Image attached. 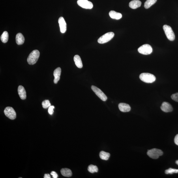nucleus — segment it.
Listing matches in <instances>:
<instances>
[{
    "mask_svg": "<svg viewBox=\"0 0 178 178\" xmlns=\"http://www.w3.org/2000/svg\"><path fill=\"white\" fill-rule=\"evenodd\" d=\"M40 56V52L38 50L32 51L27 58V61L30 65H33L37 62Z\"/></svg>",
    "mask_w": 178,
    "mask_h": 178,
    "instance_id": "f257e3e1",
    "label": "nucleus"
},
{
    "mask_svg": "<svg viewBox=\"0 0 178 178\" xmlns=\"http://www.w3.org/2000/svg\"><path fill=\"white\" fill-rule=\"evenodd\" d=\"M141 81L145 83H151L156 80V77L153 75L149 73H143L140 76Z\"/></svg>",
    "mask_w": 178,
    "mask_h": 178,
    "instance_id": "f03ea898",
    "label": "nucleus"
},
{
    "mask_svg": "<svg viewBox=\"0 0 178 178\" xmlns=\"http://www.w3.org/2000/svg\"><path fill=\"white\" fill-rule=\"evenodd\" d=\"M115 34L113 32H109L100 37L98 40L99 43L103 44L110 41L114 37Z\"/></svg>",
    "mask_w": 178,
    "mask_h": 178,
    "instance_id": "7ed1b4c3",
    "label": "nucleus"
},
{
    "mask_svg": "<svg viewBox=\"0 0 178 178\" xmlns=\"http://www.w3.org/2000/svg\"><path fill=\"white\" fill-rule=\"evenodd\" d=\"M163 153L161 150L157 149L149 150L147 152V155L153 159H157L160 156H162Z\"/></svg>",
    "mask_w": 178,
    "mask_h": 178,
    "instance_id": "20e7f679",
    "label": "nucleus"
},
{
    "mask_svg": "<svg viewBox=\"0 0 178 178\" xmlns=\"http://www.w3.org/2000/svg\"><path fill=\"white\" fill-rule=\"evenodd\" d=\"M165 34L167 38L171 41H173L175 39V35L171 28L167 25H164L163 27Z\"/></svg>",
    "mask_w": 178,
    "mask_h": 178,
    "instance_id": "39448f33",
    "label": "nucleus"
},
{
    "mask_svg": "<svg viewBox=\"0 0 178 178\" xmlns=\"http://www.w3.org/2000/svg\"><path fill=\"white\" fill-rule=\"evenodd\" d=\"M153 48L149 44H145L141 46L138 49V52L144 55H148L153 52Z\"/></svg>",
    "mask_w": 178,
    "mask_h": 178,
    "instance_id": "423d86ee",
    "label": "nucleus"
},
{
    "mask_svg": "<svg viewBox=\"0 0 178 178\" xmlns=\"http://www.w3.org/2000/svg\"><path fill=\"white\" fill-rule=\"evenodd\" d=\"M4 112V114L9 119L14 120L16 118V111L12 107H6Z\"/></svg>",
    "mask_w": 178,
    "mask_h": 178,
    "instance_id": "0eeeda50",
    "label": "nucleus"
},
{
    "mask_svg": "<svg viewBox=\"0 0 178 178\" xmlns=\"http://www.w3.org/2000/svg\"><path fill=\"white\" fill-rule=\"evenodd\" d=\"M92 90L94 92L96 95H97L103 101H106L107 99V96L99 89L95 86L92 85L91 87Z\"/></svg>",
    "mask_w": 178,
    "mask_h": 178,
    "instance_id": "6e6552de",
    "label": "nucleus"
},
{
    "mask_svg": "<svg viewBox=\"0 0 178 178\" xmlns=\"http://www.w3.org/2000/svg\"><path fill=\"white\" fill-rule=\"evenodd\" d=\"M77 4L80 7L86 9H91L93 7V4L88 0H78Z\"/></svg>",
    "mask_w": 178,
    "mask_h": 178,
    "instance_id": "1a4fd4ad",
    "label": "nucleus"
},
{
    "mask_svg": "<svg viewBox=\"0 0 178 178\" xmlns=\"http://www.w3.org/2000/svg\"><path fill=\"white\" fill-rule=\"evenodd\" d=\"M60 31L62 33H65L67 29V25L63 17H60L59 19Z\"/></svg>",
    "mask_w": 178,
    "mask_h": 178,
    "instance_id": "9d476101",
    "label": "nucleus"
},
{
    "mask_svg": "<svg viewBox=\"0 0 178 178\" xmlns=\"http://www.w3.org/2000/svg\"><path fill=\"white\" fill-rule=\"evenodd\" d=\"M161 109L163 111L166 113L171 112L173 110L172 106L170 103L167 102L163 103Z\"/></svg>",
    "mask_w": 178,
    "mask_h": 178,
    "instance_id": "9b49d317",
    "label": "nucleus"
},
{
    "mask_svg": "<svg viewBox=\"0 0 178 178\" xmlns=\"http://www.w3.org/2000/svg\"><path fill=\"white\" fill-rule=\"evenodd\" d=\"M18 93L21 99L25 100L26 98V92L25 88L23 86H19L18 87Z\"/></svg>",
    "mask_w": 178,
    "mask_h": 178,
    "instance_id": "f8f14e48",
    "label": "nucleus"
},
{
    "mask_svg": "<svg viewBox=\"0 0 178 178\" xmlns=\"http://www.w3.org/2000/svg\"><path fill=\"white\" fill-rule=\"evenodd\" d=\"M61 73V69L60 67H58L54 70L53 72V75H54L55 79L53 81L55 84H57L59 80Z\"/></svg>",
    "mask_w": 178,
    "mask_h": 178,
    "instance_id": "ddd939ff",
    "label": "nucleus"
},
{
    "mask_svg": "<svg viewBox=\"0 0 178 178\" xmlns=\"http://www.w3.org/2000/svg\"><path fill=\"white\" fill-rule=\"evenodd\" d=\"M119 110L123 112H129L131 110V107L129 105L125 103H121L119 104Z\"/></svg>",
    "mask_w": 178,
    "mask_h": 178,
    "instance_id": "4468645a",
    "label": "nucleus"
},
{
    "mask_svg": "<svg viewBox=\"0 0 178 178\" xmlns=\"http://www.w3.org/2000/svg\"><path fill=\"white\" fill-rule=\"evenodd\" d=\"M141 4V2L139 0H133L130 2L129 3V7L133 9L140 7Z\"/></svg>",
    "mask_w": 178,
    "mask_h": 178,
    "instance_id": "2eb2a0df",
    "label": "nucleus"
},
{
    "mask_svg": "<svg viewBox=\"0 0 178 178\" xmlns=\"http://www.w3.org/2000/svg\"><path fill=\"white\" fill-rule=\"evenodd\" d=\"M109 15L111 18L116 20H119L121 19L122 17V15L121 13L114 11H111L109 12Z\"/></svg>",
    "mask_w": 178,
    "mask_h": 178,
    "instance_id": "dca6fc26",
    "label": "nucleus"
},
{
    "mask_svg": "<svg viewBox=\"0 0 178 178\" xmlns=\"http://www.w3.org/2000/svg\"><path fill=\"white\" fill-rule=\"evenodd\" d=\"M25 40V38L22 34L19 33L17 34L16 41L17 44L21 45L23 44Z\"/></svg>",
    "mask_w": 178,
    "mask_h": 178,
    "instance_id": "f3484780",
    "label": "nucleus"
},
{
    "mask_svg": "<svg viewBox=\"0 0 178 178\" xmlns=\"http://www.w3.org/2000/svg\"><path fill=\"white\" fill-rule=\"evenodd\" d=\"M74 60L75 65L77 67L79 68L83 67V65L82 61L80 56L78 55L75 56Z\"/></svg>",
    "mask_w": 178,
    "mask_h": 178,
    "instance_id": "a211bd4d",
    "label": "nucleus"
},
{
    "mask_svg": "<svg viewBox=\"0 0 178 178\" xmlns=\"http://www.w3.org/2000/svg\"><path fill=\"white\" fill-rule=\"evenodd\" d=\"M61 172L62 175L65 177H71L72 174L71 171L67 168L62 169Z\"/></svg>",
    "mask_w": 178,
    "mask_h": 178,
    "instance_id": "6ab92c4d",
    "label": "nucleus"
},
{
    "mask_svg": "<svg viewBox=\"0 0 178 178\" xmlns=\"http://www.w3.org/2000/svg\"><path fill=\"white\" fill-rule=\"evenodd\" d=\"M110 153H106L104 151H101L99 154L100 157L101 159L105 160H108L110 157Z\"/></svg>",
    "mask_w": 178,
    "mask_h": 178,
    "instance_id": "aec40b11",
    "label": "nucleus"
},
{
    "mask_svg": "<svg viewBox=\"0 0 178 178\" xmlns=\"http://www.w3.org/2000/svg\"><path fill=\"white\" fill-rule=\"evenodd\" d=\"M8 38L9 35L8 32L6 31H4L1 36V41L3 43H6L7 42Z\"/></svg>",
    "mask_w": 178,
    "mask_h": 178,
    "instance_id": "412c9836",
    "label": "nucleus"
},
{
    "mask_svg": "<svg viewBox=\"0 0 178 178\" xmlns=\"http://www.w3.org/2000/svg\"><path fill=\"white\" fill-rule=\"evenodd\" d=\"M157 0H147L145 3L144 6L146 9H148L155 4Z\"/></svg>",
    "mask_w": 178,
    "mask_h": 178,
    "instance_id": "4be33fe9",
    "label": "nucleus"
},
{
    "mask_svg": "<svg viewBox=\"0 0 178 178\" xmlns=\"http://www.w3.org/2000/svg\"><path fill=\"white\" fill-rule=\"evenodd\" d=\"M88 171L91 173L97 172L98 168L97 167L93 165H90L88 168Z\"/></svg>",
    "mask_w": 178,
    "mask_h": 178,
    "instance_id": "5701e85b",
    "label": "nucleus"
},
{
    "mask_svg": "<svg viewBox=\"0 0 178 178\" xmlns=\"http://www.w3.org/2000/svg\"><path fill=\"white\" fill-rule=\"evenodd\" d=\"M165 173L166 174H172L174 173H178V169L169 168L165 171Z\"/></svg>",
    "mask_w": 178,
    "mask_h": 178,
    "instance_id": "b1692460",
    "label": "nucleus"
},
{
    "mask_svg": "<svg viewBox=\"0 0 178 178\" xmlns=\"http://www.w3.org/2000/svg\"><path fill=\"white\" fill-rule=\"evenodd\" d=\"M42 105L44 109H47L49 108L51 106V104L49 100H46L42 102Z\"/></svg>",
    "mask_w": 178,
    "mask_h": 178,
    "instance_id": "393cba45",
    "label": "nucleus"
},
{
    "mask_svg": "<svg viewBox=\"0 0 178 178\" xmlns=\"http://www.w3.org/2000/svg\"><path fill=\"white\" fill-rule=\"evenodd\" d=\"M171 98L175 101L178 102V93L173 94L171 96Z\"/></svg>",
    "mask_w": 178,
    "mask_h": 178,
    "instance_id": "a878e982",
    "label": "nucleus"
},
{
    "mask_svg": "<svg viewBox=\"0 0 178 178\" xmlns=\"http://www.w3.org/2000/svg\"><path fill=\"white\" fill-rule=\"evenodd\" d=\"M55 108V107L53 106H51L49 107L48 109V113L50 115H52L54 111H53V109Z\"/></svg>",
    "mask_w": 178,
    "mask_h": 178,
    "instance_id": "bb28decb",
    "label": "nucleus"
},
{
    "mask_svg": "<svg viewBox=\"0 0 178 178\" xmlns=\"http://www.w3.org/2000/svg\"><path fill=\"white\" fill-rule=\"evenodd\" d=\"M51 175L53 177V178H57L58 176L57 174V173L55 172L54 171H51Z\"/></svg>",
    "mask_w": 178,
    "mask_h": 178,
    "instance_id": "cd10ccee",
    "label": "nucleus"
},
{
    "mask_svg": "<svg viewBox=\"0 0 178 178\" xmlns=\"http://www.w3.org/2000/svg\"><path fill=\"white\" fill-rule=\"evenodd\" d=\"M174 141L175 144L178 145V134L176 135L175 137Z\"/></svg>",
    "mask_w": 178,
    "mask_h": 178,
    "instance_id": "c85d7f7f",
    "label": "nucleus"
},
{
    "mask_svg": "<svg viewBox=\"0 0 178 178\" xmlns=\"http://www.w3.org/2000/svg\"><path fill=\"white\" fill-rule=\"evenodd\" d=\"M44 177V178H51V177L50 175L49 174H45Z\"/></svg>",
    "mask_w": 178,
    "mask_h": 178,
    "instance_id": "c756f323",
    "label": "nucleus"
},
{
    "mask_svg": "<svg viewBox=\"0 0 178 178\" xmlns=\"http://www.w3.org/2000/svg\"><path fill=\"white\" fill-rule=\"evenodd\" d=\"M176 163L178 165V160H177L176 161Z\"/></svg>",
    "mask_w": 178,
    "mask_h": 178,
    "instance_id": "7c9ffc66",
    "label": "nucleus"
}]
</instances>
